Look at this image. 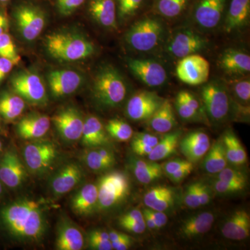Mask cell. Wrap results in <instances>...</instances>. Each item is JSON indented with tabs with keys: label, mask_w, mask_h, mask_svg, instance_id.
Segmentation results:
<instances>
[{
	"label": "cell",
	"mask_w": 250,
	"mask_h": 250,
	"mask_svg": "<svg viewBox=\"0 0 250 250\" xmlns=\"http://www.w3.org/2000/svg\"><path fill=\"white\" fill-rule=\"evenodd\" d=\"M0 223L17 241H39L47 229L45 207L42 202L31 199L16 200L0 210Z\"/></svg>",
	"instance_id": "6da1fadb"
},
{
	"label": "cell",
	"mask_w": 250,
	"mask_h": 250,
	"mask_svg": "<svg viewBox=\"0 0 250 250\" xmlns=\"http://www.w3.org/2000/svg\"><path fill=\"white\" fill-rule=\"evenodd\" d=\"M47 53L61 62H73L90 58L95 45L85 36L70 31H57L45 38Z\"/></svg>",
	"instance_id": "7a4b0ae2"
},
{
	"label": "cell",
	"mask_w": 250,
	"mask_h": 250,
	"mask_svg": "<svg viewBox=\"0 0 250 250\" xmlns=\"http://www.w3.org/2000/svg\"><path fill=\"white\" fill-rule=\"evenodd\" d=\"M127 85L121 72L111 65H104L93 78L92 95L95 103L104 108L118 107L125 100Z\"/></svg>",
	"instance_id": "3957f363"
},
{
	"label": "cell",
	"mask_w": 250,
	"mask_h": 250,
	"mask_svg": "<svg viewBox=\"0 0 250 250\" xmlns=\"http://www.w3.org/2000/svg\"><path fill=\"white\" fill-rule=\"evenodd\" d=\"M167 31L164 22L147 16L135 22L126 31L125 41L130 48L141 53L153 52L164 44Z\"/></svg>",
	"instance_id": "277c9868"
},
{
	"label": "cell",
	"mask_w": 250,
	"mask_h": 250,
	"mask_svg": "<svg viewBox=\"0 0 250 250\" xmlns=\"http://www.w3.org/2000/svg\"><path fill=\"white\" fill-rule=\"evenodd\" d=\"M12 15L21 37L27 42L38 39L47 21L43 6L34 0H20L13 7Z\"/></svg>",
	"instance_id": "5b68a950"
},
{
	"label": "cell",
	"mask_w": 250,
	"mask_h": 250,
	"mask_svg": "<svg viewBox=\"0 0 250 250\" xmlns=\"http://www.w3.org/2000/svg\"><path fill=\"white\" fill-rule=\"evenodd\" d=\"M206 116L212 123L225 122L233 108V101L228 85L222 80H213L204 83L200 90Z\"/></svg>",
	"instance_id": "8992f818"
},
{
	"label": "cell",
	"mask_w": 250,
	"mask_h": 250,
	"mask_svg": "<svg viewBox=\"0 0 250 250\" xmlns=\"http://www.w3.org/2000/svg\"><path fill=\"white\" fill-rule=\"evenodd\" d=\"M208 46V40L191 28L176 29L167 36L164 42L166 53L174 59H181L198 54Z\"/></svg>",
	"instance_id": "52a82bcc"
},
{
	"label": "cell",
	"mask_w": 250,
	"mask_h": 250,
	"mask_svg": "<svg viewBox=\"0 0 250 250\" xmlns=\"http://www.w3.org/2000/svg\"><path fill=\"white\" fill-rule=\"evenodd\" d=\"M98 188V208L110 209L121 203L129 195V179L124 172H110L101 177Z\"/></svg>",
	"instance_id": "ba28073f"
},
{
	"label": "cell",
	"mask_w": 250,
	"mask_h": 250,
	"mask_svg": "<svg viewBox=\"0 0 250 250\" xmlns=\"http://www.w3.org/2000/svg\"><path fill=\"white\" fill-rule=\"evenodd\" d=\"M11 85L15 93L34 105L45 104L47 90L42 77L35 72H18L11 78Z\"/></svg>",
	"instance_id": "9c48e42d"
},
{
	"label": "cell",
	"mask_w": 250,
	"mask_h": 250,
	"mask_svg": "<svg viewBox=\"0 0 250 250\" xmlns=\"http://www.w3.org/2000/svg\"><path fill=\"white\" fill-rule=\"evenodd\" d=\"M57 146L49 141H39L28 143L23 151L27 167L34 174H41L48 170L57 159Z\"/></svg>",
	"instance_id": "30bf717a"
},
{
	"label": "cell",
	"mask_w": 250,
	"mask_h": 250,
	"mask_svg": "<svg viewBox=\"0 0 250 250\" xmlns=\"http://www.w3.org/2000/svg\"><path fill=\"white\" fill-rule=\"evenodd\" d=\"M227 0H196L191 12V20L198 29L214 30L223 21Z\"/></svg>",
	"instance_id": "8fae6325"
},
{
	"label": "cell",
	"mask_w": 250,
	"mask_h": 250,
	"mask_svg": "<svg viewBox=\"0 0 250 250\" xmlns=\"http://www.w3.org/2000/svg\"><path fill=\"white\" fill-rule=\"evenodd\" d=\"M176 73L179 80L188 85L204 84L209 77L210 64L200 54H191L179 59Z\"/></svg>",
	"instance_id": "7c38bea8"
},
{
	"label": "cell",
	"mask_w": 250,
	"mask_h": 250,
	"mask_svg": "<svg viewBox=\"0 0 250 250\" xmlns=\"http://www.w3.org/2000/svg\"><path fill=\"white\" fill-rule=\"evenodd\" d=\"M164 99L153 92H137L128 100L126 115L131 121H147L164 103Z\"/></svg>",
	"instance_id": "4fadbf2b"
},
{
	"label": "cell",
	"mask_w": 250,
	"mask_h": 250,
	"mask_svg": "<svg viewBox=\"0 0 250 250\" xmlns=\"http://www.w3.org/2000/svg\"><path fill=\"white\" fill-rule=\"evenodd\" d=\"M126 64L133 75L147 86H161L167 81L165 67L156 61L129 58L126 60Z\"/></svg>",
	"instance_id": "5bb4252c"
},
{
	"label": "cell",
	"mask_w": 250,
	"mask_h": 250,
	"mask_svg": "<svg viewBox=\"0 0 250 250\" xmlns=\"http://www.w3.org/2000/svg\"><path fill=\"white\" fill-rule=\"evenodd\" d=\"M56 129L61 137L69 142L78 141L83 131V117L79 110L67 107L59 111L52 118Z\"/></svg>",
	"instance_id": "9a60e30c"
},
{
	"label": "cell",
	"mask_w": 250,
	"mask_h": 250,
	"mask_svg": "<svg viewBox=\"0 0 250 250\" xmlns=\"http://www.w3.org/2000/svg\"><path fill=\"white\" fill-rule=\"evenodd\" d=\"M80 72L72 70H54L49 72V90L55 98H64L75 93L83 83Z\"/></svg>",
	"instance_id": "2e32d148"
},
{
	"label": "cell",
	"mask_w": 250,
	"mask_h": 250,
	"mask_svg": "<svg viewBox=\"0 0 250 250\" xmlns=\"http://www.w3.org/2000/svg\"><path fill=\"white\" fill-rule=\"evenodd\" d=\"M27 172L21 158L14 149L6 151L0 160V181L11 188L22 185Z\"/></svg>",
	"instance_id": "e0dca14e"
},
{
	"label": "cell",
	"mask_w": 250,
	"mask_h": 250,
	"mask_svg": "<svg viewBox=\"0 0 250 250\" xmlns=\"http://www.w3.org/2000/svg\"><path fill=\"white\" fill-rule=\"evenodd\" d=\"M85 6L90 18L100 27L118 28L116 0H87Z\"/></svg>",
	"instance_id": "ac0fdd59"
},
{
	"label": "cell",
	"mask_w": 250,
	"mask_h": 250,
	"mask_svg": "<svg viewBox=\"0 0 250 250\" xmlns=\"http://www.w3.org/2000/svg\"><path fill=\"white\" fill-rule=\"evenodd\" d=\"M218 65L230 76H248L250 72V57L241 49H227L220 55Z\"/></svg>",
	"instance_id": "d6986e66"
},
{
	"label": "cell",
	"mask_w": 250,
	"mask_h": 250,
	"mask_svg": "<svg viewBox=\"0 0 250 250\" xmlns=\"http://www.w3.org/2000/svg\"><path fill=\"white\" fill-rule=\"evenodd\" d=\"M210 147L209 136L202 131L189 133L179 142L182 154L192 164L201 160Z\"/></svg>",
	"instance_id": "ffe728a7"
},
{
	"label": "cell",
	"mask_w": 250,
	"mask_h": 250,
	"mask_svg": "<svg viewBox=\"0 0 250 250\" xmlns=\"http://www.w3.org/2000/svg\"><path fill=\"white\" fill-rule=\"evenodd\" d=\"M250 18V0H231L224 21L227 34L241 31L248 27Z\"/></svg>",
	"instance_id": "44dd1931"
},
{
	"label": "cell",
	"mask_w": 250,
	"mask_h": 250,
	"mask_svg": "<svg viewBox=\"0 0 250 250\" xmlns=\"http://www.w3.org/2000/svg\"><path fill=\"white\" fill-rule=\"evenodd\" d=\"M50 125L48 116L40 113H31L19 121L16 131L22 139H40L48 132Z\"/></svg>",
	"instance_id": "7402d4cb"
},
{
	"label": "cell",
	"mask_w": 250,
	"mask_h": 250,
	"mask_svg": "<svg viewBox=\"0 0 250 250\" xmlns=\"http://www.w3.org/2000/svg\"><path fill=\"white\" fill-rule=\"evenodd\" d=\"M83 177L82 168L75 164L64 166L51 181L50 187L55 195H62L72 190Z\"/></svg>",
	"instance_id": "603a6c76"
},
{
	"label": "cell",
	"mask_w": 250,
	"mask_h": 250,
	"mask_svg": "<svg viewBox=\"0 0 250 250\" xmlns=\"http://www.w3.org/2000/svg\"><path fill=\"white\" fill-rule=\"evenodd\" d=\"M84 238L78 227L68 219H62L57 230L56 248L58 250H81Z\"/></svg>",
	"instance_id": "cb8c5ba5"
},
{
	"label": "cell",
	"mask_w": 250,
	"mask_h": 250,
	"mask_svg": "<svg viewBox=\"0 0 250 250\" xmlns=\"http://www.w3.org/2000/svg\"><path fill=\"white\" fill-rule=\"evenodd\" d=\"M222 233L225 238L241 241L250 235V216L245 210H237L223 224Z\"/></svg>",
	"instance_id": "d4e9b609"
},
{
	"label": "cell",
	"mask_w": 250,
	"mask_h": 250,
	"mask_svg": "<svg viewBox=\"0 0 250 250\" xmlns=\"http://www.w3.org/2000/svg\"><path fill=\"white\" fill-rule=\"evenodd\" d=\"M98 185L88 184L82 188L74 195L71 202L72 208L77 215L85 216L93 213L98 208Z\"/></svg>",
	"instance_id": "484cf974"
},
{
	"label": "cell",
	"mask_w": 250,
	"mask_h": 250,
	"mask_svg": "<svg viewBox=\"0 0 250 250\" xmlns=\"http://www.w3.org/2000/svg\"><path fill=\"white\" fill-rule=\"evenodd\" d=\"M215 221L211 212H202L184 220L181 227V234L187 238H195L208 232Z\"/></svg>",
	"instance_id": "4316f807"
},
{
	"label": "cell",
	"mask_w": 250,
	"mask_h": 250,
	"mask_svg": "<svg viewBox=\"0 0 250 250\" xmlns=\"http://www.w3.org/2000/svg\"><path fill=\"white\" fill-rule=\"evenodd\" d=\"M82 143L90 147L106 146L108 143L107 133L102 122L95 116H89L83 123Z\"/></svg>",
	"instance_id": "83f0119b"
},
{
	"label": "cell",
	"mask_w": 250,
	"mask_h": 250,
	"mask_svg": "<svg viewBox=\"0 0 250 250\" xmlns=\"http://www.w3.org/2000/svg\"><path fill=\"white\" fill-rule=\"evenodd\" d=\"M173 189L166 186H157L148 190L144 195V203L149 209L166 212L174 205Z\"/></svg>",
	"instance_id": "f1b7e54d"
},
{
	"label": "cell",
	"mask_w": 250,
	"mask_h": 250,
	"mask_svg": "<svg viewBox=\"0 0 250 250\" xmlns=\"http://www.w3.org/2000/svg\"><path fill=\"white\" fill-rule=\"evenodd\" d=\"M149 126L159 134L170 132L177 125L174 108L170 100H164L160 107L148 120Z\"/></svg>",
	"instance_id": "f546056e"
},
{
	"label": "cell",
	"mask_w": 250,
	"mask_h": 250,
	"mask_svg": "<svg viewBox=\"0 0 250 250\" xmlns=\"http://www.w3.org/2000/svg\"><path fill=\"white\" fill-rule=\"evenodd\" d=\"M221 139L228 164L235 167L245 165L248 161V156L246 149L236 135L231 130H228L224 133Z\"/></svg>",
	"instance_id": "4dcf8cb0"
},
{
	"label": "cell",
	"mask_w": 250,
	"mask_h": 250,
	"mask_svg": "<svg viewBox=\"0 0 250 250\" xmlns=\"http://www.w3.org/2000/svg\"><path fill=\"white\" fill-rule=\"evenodd\" d=\"M182 132L180 131H173L164 134V136L159 139L157 144L153 147L152 150L148 155L149 160L159 161L164 160L170 157L177 152L180 141Z\"/></svg>",
	"instance_id": "1f68e13d"
},
{
	"label": "cell",
	"mask_w": 250,
	"mask_h": 250,
	"mask_svg": "<svg viewBox=\"0 0 250 250\" xmlns=\"http://www.w3.org/2000/svg\"><path fill=\"white\" fill-rule=\"evenodd\" d=\"M226 153L222 139L215 141L204 156L202 167L210 174H217L228 166Z\"/></svg>",
	"instance_id": "d6a6232c"
},
{
	"label": "cell",
	"mask_w": 250,
	"mask_h": 250,
	"mask_svg": "<svg viewBox=\"0 0 250 250\" xmlns=\"http://www.w3.org/2000/svg\"><path fill=\"white\" fill-rule=\"evenodd\" d=\"M131 165L135 177L141 184L152 183L164 174L162 166L156 161L134 159Z\"/></svg>",
	"instance_id": "836d02e7"
},
{
	"label": "cell",
	"mask_w": 250,
	"mask_h": 250,
	"mask_svg": "<svg viewBox=\"0 0 250 250\" xmlns=\"http://www.w3.org/2000/svg\"><path fill=\"white\" fill-rule=\"evenodd\" d=\"M86 166L90 170L102 172L107 170L115 165L116 158L110 149L98 148L88 151L83 157Z\"/></svg>",
	"instance_id": "e575fe53"
},
{
	"label": "cell",
	"mask_w": 250,
	"mask_h": 250,
	"mask_svg": "<svg viewBox=\"0 0 250 250\" xmlns=\"http://www.w3.org/2000/svg\"><path fill=\"white\" fill-rule=\"evenodd\" d=\"M25 101L17 94L3 93L0 95V116L8 121H14L22 114Z\"/></svg>",
	"instance_id": "d590c367"
},
{
	"label": "cell",
	"mask_w": 250,
	"mask_h": 250,
	"mask_svg": "<svg viewBox=\"0 0 250 250\" xmlns=\"http://www.w3.org/2000/svg\"><path fill=\"white\" fill-rule=\"evenodd\" d=\"M189 1L190 0H155L154 12L161 17L176 18L185 11Z\"/></svg>",
	"instance_id": "8d00e7d4"
},
{
	"label": "cell",
	"mask_w": 250,
	"mask_h": 250,
	"mask_svg": "<svg viewBox=\"0 0 250 250\" xmlns=\"http://www.w3.org/2000/svg\"><path fill=\"white\" fill-rule=\"evenodd\" d=\"M239 78L231 81L226 84L229 93H232L233 98L236 100L235 103L241 106H248L250 100V78L248 76Z\"/></svg>",
	"instance_id": "74e56055"
},
{
	"label": "cell",
	"mask_w": 250,
	"mask_h": 250,
	"mask_svg": "<svg viewBox=\"0 0 250 250\" xmlns=\"http://www.w3.org/2000/svg\"><path fill=\"white\" fill-rule=\"evenodd\" d=\"M104 127L106 133L111 137L121 142L129 141L134 135L132 127L122 120H110Z\"/></svg>",
	"instance_id": "f35d334b"
},
{
	"label": "cell",
	"mask_w": 250,
	"mask_h": 250,
	"mask_svg": "<svg viewBox=\"0 0 250 250\" xmlns=\"http://www.w3.org/2000/svg\"><path fill=\"white\" fill-rule=\"evenodd\" d=\"M145 0H116L118 22L129 21L139 12Z\"/></svg>",
	"instance_id": "ab89813d"
},
{
	"label": "cell",
	"mask_w": 250,
	"mask_h": 250,
	"mask_svg": "<svg viewBox=\"0 0 250 250\" xmlns=\"http://www.w3.org/2000/svg\"><path fill=\"white\" fill-rule=\"evenodd\" d=\"M0 57L9 59L15 64L21 60L16 44L7 32L0 35Z\"/></svg>",
	"instance_id": "60d3db41"
},
{
	"label": "cell",
	"mask_w": 250,
	"mask_h": 250,
	"mask_svg": "<svg viewBox=\"0 0 250 250\" xmlns=\"http://www.w3.org/2000/svg\"><path fill=\"white\" fill-rule=\"evenodd\" d=\"M88 245L90 249L95 250H111V243L108 232L102 229H93L88 236Z\"/></svg>",
	"instance_id": "b9f144b4"
},
{
	"label": "cell",
	"mask_w": 250,
	"mask_h": 250,
	"mask_svg": "<svg viewBox=\"0 0 250 250\" xmlns=\"http://www.w3.org/2000/svg\"><path fill=\"white\" fill-rule=\"evenodd\" d=\"M52 1L56 11L61 16H68L84 6L87 0H52Z\"/></svg>",
	"instance_id": "7bdbcfd3"
},
{
	"label": "cell",
	"mask_w": 250,
	"mask_h": 250,
	"mask_svg": "<svg viewBox=\"0 0 250 250\" xmlns=\"http://www.w3.org/2000/svg\"><path fill=\"white\" fill-rule=\"evenodd\" d=\"M217 179L231 183L242 184L247 185L248 179L244 172L236 168L226 167L217 173Z\"/></svg>",
	"instance_id": "ee69618b"
},
{
	"label": "cell",
	"mask_w": 250,
	"mask_h": 250,
	"mask_svg": "<svg viewBox=\"0 0 250 250\" xmlns=\"http://www.w3.org/2000/svg\"><path fill=\"white\" fill-rule=\"evenodd\" d=\"M211 188L215 192L220 195H233L243 191L247 185L242 184L231 183L224 181L215 179L211 182Z\"/></svg>",
	"instance_id": "f6af8a7d"
},
{
	"label": "cell",
	"mask_w": 250,
	"mask_h": 250,
	"mask_svg": "<svg viewBox=\"0 0 250 250\" xmlns=\"http://www.w3.org/2000/svg\"><path fill=\"white\" fill-rule=\"evenodd\" d=\"M175 107L179 116L184 121H197L202 118L196 111H194L184 101L183 99L181 98L178 94L176 98Z\"/></svg>",
	"instance_id": "bcb514c9"
},
{
	"label": "cell",
	"mask_w": 250,
	"mask_h": 250,
	"mask_svg": "<svg viewBox=\"0 0 250 250\" xmlns=\"http://www.w3.org/2000/svg\"><path fill=\"white\" fill-rule=\"evenodd\" d=\"M184 203L188 208H197L201 207L199 195V182L189 185L184 195Z\"/></svg>",
	"instance_id": "7dc6e473"
},
{
	"label": "cell",
	"mask_w": 250,
	"mask_h": 250,
	"mask_svg": "<svg viewBox=\"0 0 250 250\" xmlns=\"http://www.w3.org/2000/svg\"><path fill=\"white\" fill-rule=\"evenodd\" d=\"M178 95L183 99L184 101L190 108H192L194 111H196L202 118H203V116H206L202 103L193 93L187 91V90H181Z\"/></svg>",
	"instance_id": "c3c4849f"
},
{
	"label": "cell",
	"mask_w": 250,
	"mask_h": 250,
	"mask_svg": "<svg viewBox=\"0 0 250 250\" xmlns=\"http://www.w3.org/2000/svg\"><path fill=\"white\" fill-rule=\"evenodd\" d=\"M131 143L133 144L146 145L154 147L159 142V138L155 135L148 133H137L133 135Z\"/></svg>",
	"instance_id": "681fc988"
},
{
	"label": "cell",
	"mask_w": 250,
	"mask_h": 250,
	"mask_svg": "<svg viewBox=\"0 0 250 250\" xmlns=\"http://www.w3.org/2000/svg\"><path fill=\"white\" fill-rule=\"evenodd\" d=\"M192 164V163L190 162L189 161L180 160V159L169 161L165 163L164 165L162 166L163 170H164V172L166 175L170 177L171 174Z\"/></svg>",
	"instance_id": "f907efd6"
},
{
	"label": "cell",
	"mask_w": 250,
	"mask_h": 250,
	"mask_svg": "<svg viewBox=\"0 0 250 250\" xmlns=\"http://www.w3.org/2000/svg\"><path fill=\"white\" fill-rule=\"evenodd\" d=\"M199 195L201 207L209 204L213 197V190L211 187L208 184L199 182Z\"/></svg>",
	"instance_id": "816d5d0a"
},
{
	"label": "cell",
	"mask_w": 250,
	"mask_h": 250,
	"mask_svg": "<svg viewBox=\"0 0 250 250\" xmlns=\"http://www.w3.org/2000/svg\"><path fill=\"white\" fill-rule=\"evenodd\" d=\"M119 225L126 231L131 233H138V234L144 232L146 229L145 221L122 222V223H119Z\"/></svg>",
	"instance_id": "f5cc1de1"
},
{
	"label": "cell",
	"mask_w": 250,
	"mask_h": 250,
	"mask_svg": "<svg viewBox=\"0 0 250 250\" xmlns=\"http://www.w3.org/2000/svg\"><path fill=\"white\" fill-rule=\"evenodd\" d=\"M147 210L155 223L157 229L162 228L167 224L168 218H167L165 212L149 209L148 208H147Z\"/></svg>",
	"instance_id": "db71d44e"
},
{
	"label": "cell",
	"mask_w": 250,
	"mask_h": 250,
	"mask_svg": "<svg viewBox=\"0 0 250 250\" xmlns=\"http://www.w3.org/2000/svg\"><path fill=\"white\" fill-rule=\"evenodd\" d=\"M193 168V164H190V165L186 166L183 168L180 169V170L177 171L174 173L171 174L169 177H170V179L174 183H180L184 179L187 178L189 174L191 173Z\"/></svg>",
	"instance_id": "11a10c76"
},
{
	"label": "cell",
	"mask_w": 250,
	"mask_h": 250,
	"mask_svg": "<svg viewBox=\"0 0 250 250\" xmlns=\"http://www.w3.org/2000/svg\"><path fill=\"white\" fill-rule=\"evenodd\" d=\"M144 221V216L143 212L139 209L130 210L127 213L122 215L118 220L119 223L122 222H143Z\"/></svg>",
	"instance_id": "9f6ffc18"
},
{
	"label": "cell",
	"mask_w": 250,
	"mask_h": 250,
	"mask_svg": "<svg viewBox=\"0 0 250 250\" xmlns=\"http://www.w3.org/2000/svg\"><path fill=\"white\" fill-rule=\"evenodd\" d=\"M15 63L9 59L0 57V83L14 67Z\"/></svg>",
	"instance_id": "6f0895ef"
},
{
	"label": "cell",
	"mask_w": 250,
	"mask_h": 250,
	"mask_svg": "<svg viewBox=\"0 0 250 250\" xmlns=\"http://www.w3.org/2000/svg\"><path fill=\"white\" fill-rule=\"evenodd\" d=\"M132 239L126 235L123 239L111 243L112 248L116 250H126L129 249L132 245Z\"/></svg>",
	"instance_id": "680465c9"
},
{
	"label": "cell",
	"mask_w": 250,
	"mask_h": 250,
	"mask_svg": "<svg viewBox=\"0 0 250 250\" xmlns=\"http://www.w3.org/2000/svg\"><path fill=\"white\" fill-rule=\"evenodd\" d=\"M131 149L136 155L145 156L149 155V153L152 150L153 147L151 146H146V145L131 143Z\"/></svg>",
	"instance_id": "91938a15"
},
{
	"label": "cell",
	"mask_w": 250,
	"mask_h": 250,
	"mask_svg": "<svg viewBox=\"0 0 250 250\" xmlns=\"http://www.w3.org/2000/svg\"><path fill=\"white\" fill-rule=\"evenodd\" d=\"M9 29V21L6 15L1 10H0V35L7 32Z\"/></svg>",
	"instance_id": "94428289"
},
{
	"label": "cell",
	"mask_w": 250,
	"mask_h": 250,
	"mask_svg": "<svg viewBox=\"0 0 250 250\" xmlns=\"http://www.w3.org/2000/svg\"><path fill=\"white\" fill-rule=\"evenodd\" d=\"M143 216H144V221L146 223V228H148L149 229L155 230L157 229L156 228V224L154 223V220L151 217V215L148 213L147 208L143 210Z\"/></svg>",
	"instance_id": "6125c7cd"
},
{
	"label": "cell",
	"mask_w": 250,
	"mask_h": 250,
	"mask_svg": "<svg viewBox=\"0 0 250 250\" xmlns=\"http://www.w3.org/2000/svg\"><path fill=\"white\" fill-rule=\"evenodd\" d=\"M11 0H0V6H5V5L9 4Z\"/></svg>",
	"instance_id": "be15d7a7"
},
{
	"label": "cell",
	"mask_w": 250,
	"mask_h": 250,
	"mask_svg": "<svg viewBox=\"0 0 250 250\" xmlns=\"http://www.w3.org/2000/svg\"><path fill=\"white\" fill-rule=\"evenodd\" d=\"M3 192V186L2 183H1V181H0V196H1V194Z\"/></svg>",
	"instance_id": "e7e4bbea"
},
{
	"label": "cell",
	"mask_w": 250,
	"mask_h": 250,
	"mask_svg": "<svg viewBox=\"0 0 250 250\" xmlns=\"http://www.w3.org/2000/svg\"><path fill=\"white\" fill-rule=\"evenodd\" d=\"M1 149H2V143H1V140H0V152H1Z\"/></svg>",
	"instance_id": "03108f58"
}]
</instances>
